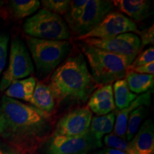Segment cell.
<instances>
[{
    "mask_svg": "<svg viewBox=\"0 0 154 154\" xmlns=\"http://www.w3.org/2000/svg\"><path fill=\"white\" fill-rule=\"evenodd\" d=\"M51 116L4 95L0 101V138L22 154H37L52 131Z\"/></svg>",
    "mask_w": 154,
    "mask_h": 154,
    "instance_id": "obj_1",
    "label": "cell"
},
{
    "mask_svg": "<svg viewBox=\"0 0 154 154\" xmlns=\"http://www.w3.org/2000/svg\"><path fill=\"white\" fill-rule=\"evenodd\" d=\"M48 86L59 103H85L97 86L79 51L71 54L54 71Z\"/></svg>",
    "mask_w": 154,
    "mask_h": 154,
    "instance_id": "obj_2",
    "label": "cell"
},
{
    "mask_svg": "<svg viewBox=\"0 0 154 154\" xmlns=\"http://www.w3.org/2000/svg\"><path fill=\"white\" fill-rule=\"evenodd\" d=\"M79 47L91 68L97 86L111 84L126 76L131 62L126 58L80 42Z\"/></svg>",
    "mask_w": 154,
    "mask_h": 154,
    "instance_id": "obj_3",
    "label": "cell"
},
{
    "mask_svg": "<svg viewBox=\"0 0 154 154\" xmlns=\"http://www.w3.org/2000/svg\"><path fill=\"white\" fill-rule=\"evenodd\" d=\"M26 40L38 74L42 78L54 72L72 51V45L68 41H51L30 36Z\"/></svg>",
    "mask_w": 154,
    "mask_h": 154,
    "instance_id": "obj_4",
    "label": "cell"
},
{
    "mask_svg": "<svg viewBox=\"0 0 154 154\" xmlns=\"http://www.w3.org/2000/svg\"><path fill=\"white\" fill-rule=\"evenodd\" d=\"M29 36L51 41H66L71 37L68 25L60 15L44 9L27 19L23 26Z\"/></svg>",
    "mask_w": 154,
    "mask_h": 154,
    "instance_id": "obj_5",
    "label": "cell"
},
{
    "mask_svg": "<svg viewBox=\"0 0 154 154\" xmlns=\"http://www.w3.org/2000/svg\"><path fill=\"white\" fill-rule=\"evenodd\" d=\"M33 72V63L24 44L18 38H13L8 66L0 80V91H6L13 82L29 76Z\"/></svg>",
    "mask_w": 154,
    "mask_h": 154,
    "instance_id": "obj_6",
    "label": "cell"
},
{
    "mask_svg": "<svg viewBox=\"0 0 154 154\" xmlns=\"http://www.w3.org/2000/svg\"><path fill=\"white\" fill-rule=\"evenodd\" d=\"M82 43L124 57L133 63L142 49L140 38L134 33H125L109 38H87Z\"/></svg>",
    "mask_w": 154,
    "mask_h": 154,
    "instance_id": "obj_7",
    "label": "cell"
},
{
    "mask_svg": "<svg viewBox=\"0 0 154 154\" xmlns=\"http://www.w3.org/2000/svg\"><path fill=\"white\" fill-rule=\"evenodd\" d=\"M101 146L102 143L97 141L88 131L74 137L51 136L47 140L46 154H86Z\"/></svg>",
    "mask_w": 154,
    "mask_h": 154,
    "instance_id": "obj_8",
    "label": "cell"
},
{
    "mask_svg": "<svg viewBox=\"0 0 154 154\" xmlns=\"http://www.w3.org/2000/svg\"><path fill=\"white\" fill-rule=\"evenodd\" d=\"M138 33L136 23L124 14L117 11H111L96 27L76 40L87 38H109L125 33Z\"/></svg>",
    "mask_w": 154,
    "mask_h": 154,
    "instance_id": "obj_9",
    "label": "cell"
},
{
    "mask_svg": "<svg viewBox=\"0 0 154 154\" xmlns=\"http://www.w3.org/2000/svg\"><path fill=\"white\" fill-rule=\"evenodd\" d=\"M92 112L88 107L73 109L58 121L51 136L74 137L86 134L89 130Z\"/></svg>",
    "mask_w": 154,
    "mask_h": 154,
    "instance_id": "obj_10",
    "label": "cell"
},
{
    "mask_svg": "<svg viewBox=\"0 0 154 154\" xmlns=\"http://www.w3.org/2000/svg\"><path fill=\"white\" fill-rule=\"evenodd\" d=\"M113 8V1L87 0L82 17L72 30V32L76 38L87 34L112 11Z\"/></svg>",
    "mask_w": 154,
    "mask_h": 154,
    "instance_id": "obj_11",
    "label": "cell"
},
{
    "mask_svg": "<svg viewBox=\"0 0 154 154\" xmlns=\"http://www.w3.org/2000/svg\"><path fill=\"white\" fill-rule=\"evenodd\" d=\"M88 108L97 116H104L113 112L116 106L112 85L107 84L96 89L88 99Z\"/></svg>",
    "mask_w": 154,
    "mask_h": 154,
    "instance_id": "obj_12",
    "label": "cell"
},
{
    "mask_svg": "<svg viewBox=\"0 0 154 154\" xmlns=\"http://www.w3.org/2000/svg\"><path fill=\"white\" fill-rule=\"evenodd\" d=\"M134 154H153L154 127L151 119H148L129 141Z\"/></svg>",
    "mask_w": 154,
    "mask_h": 154,
    "instance_id": "obj_13",
    "label": "cell"
},
{
    "mask_svg": "<svg viewBox=\"0 0 154 154\" xmlns=\"http://www.w3.org/2000/svg\"><path fill=\"white\" fill-rule=\"evenodd\" d=\"M151 91H149L137 96L136 99L134 101H132V103L128 107L116 113V116L114 127H113V134L116 136L126 140L127 122H128L129 114L131 113V111L140 106H148L151 104Z\"/></svg>",
    "mask_w": 154,
    "mask_h": 154,
    "instance_id": "obj_14",
    "label": "cell"
},
{
    "mask_svg": "<svg viewBox=\"0 0 154 154\" xmlns=\"http://www.w3.org/2000/svg\"><path fill=\"white\" fill-rule=\"evenodd\" d=\"M113 5L135 21L140 22L150 15L151 2L147 0H116Z\"/></svg>",
    "mask_w": 154,
    "mask_h": 154,
    "instance_id": "obj_15",
    "label": "cell"
},
{
    "mask_svg": "<svg viewBox=\"0 0 154 154\" xmlns=\"http://www.w3.org/2000/svg\"><path fill=\"white\" fill-rule=\"evenodd\" d=\"M30 103L36 109L51 115L55 109L56 100L49 86L42 82H37Z\"/></svg>",
    "mask_w": 154,
    "mask_h": 154,
    "instance_id": "obj_16",
    "label": "cell"
},
{
    "mask_svg": "<svg viewBox=\"0 0 154 154\" xmlns=\"http://www.w3.org/2000/svg\"><path fill=\"white\" fill-rule=\"evenodd\" d=\"M36 84V79L34 77L20 79L13 82L5 91V96L14 99H21L23 101H31L34 88Z\"/></svg>",
    "mask_w": 154,
    "mask_h": 154,
    "instance_id": "obj_17",
    "label": "cell"
},
{
    "mask_svg": "<svg viewBox=\"0 0 154 154\" xmlns=\"http://www.w3.org/2000/svg\"><path fill=\"white\" fill-rule=\"evenodd\" d=\"M116 119V112H111L104 116L92 117L89 126V132L97 141L101 143L105 134H109L113 130Z\"/></svg>",
    "mask_w": 154,
    "mask_h": 154,
    "instance_id": "obj_18",
    "label": "cell"
},
{
    "mask_svg": "<svg viewBox=\"0 0 154 154\" xmlns=\"http://www.w3.org/2000/svg\"><path fill=\"white\" fill-rule=\"evenodd\" d=\"M125 77L130 91L135 94L146 93L149 91V90L153 89V75L140 74L132 71H128Z\"/></svg>",
    "mask_w": 154,
    "mask_h": 154,
    "instance_id": "obj_19",
    "label": "cell"
},
{
    "mask_svg": "<svg viewBox=\"0 0 154 154\" xmlns=\"http://www.w3.org/2000/svg\"><path fill=\"white\" fill-rule=\"evenodd\" d=\"M113 94L116 107L120 110L128 107L137 97L136 94L130 91L125 79H120L114 82Z\"/></svg>",
    "mask_w": 154,
    "mask_h": 154,
    "instance_id": "obj_20",
    "label": "cell"
},
{
    "mask_svg": "<svg viewBox=\"0 0 154 154\" xmlns=\"http://www.w3.org/2000/svg\"><path fill=\"white\" fill-rule=\"evenodd\" d=\"M9 5L11 14L16 19H23L33 14L41 6L37 0H12Z\"/></svg>",
    "mask_w": 154,
    "mask_h": 154,
    "instance_id": "obj_21",
    "label": "cell"
},
{
    "mask_svg": "<svg viewBox=\"0 0 154 154\" xmlns=\"http://www.w3.org/2000/svg\"><path fill=\"white\" fill-rule=\"evenodd\" d=\"M148 111L149 110L146 106H140L131 111L129 114L126 132V140L128 142L132 140L138 130L139 129L140 123L147 115Z\"/></svg>",
    "mask_w": 154,
    "mask_h": 154,
    "instance_id": "obj_22",
    "label": "cell"
},
{
    "mask_svg": "<svg viewBox=\"0 0 154 154\" xmlns=\"http://www.w3.org/2000/svg\"><path fill=\"white\" fill-rule=\"evenodd\" d=\"M87 0H73L71 1L69 9L65 14L66 23L69 28L72 30L82 17L84 8Z\"/></svg>",
    "mask_w": 154,
    "mask_h": 154,
    "instance_id": "obj_23",
    "label": "cell"
},
{
    "mask_svg": "<svg viewBox=\"0 0 154 154\" xmlns=\"http://www.w3.org/2000/svg\"><path fill=\"white\" fill-rule=\"evenodd\" d=\"M103 142L109 149L119 150L126 152L128 154H134L129 142L116 136L113 133L106 135L103 139Z\"/></svg>",
    "mask_w": 154,
    "mask_h": 154,
    "instance_id": "obj_24",
    "label": "cell"
},
{
    "mask_svg": "<svg viewBox=\"0 0 154 154\" xmlns=\"http://www.w3.org/2000/svg\"><path fill=\"white\" fill-rule=\"evenodd\" d=\"M71 1L69 0H42L43 9L58 15H65L68 11Z\"/></svg>",
    "mask_w": 154,
    "mask_h": 154,
    "instance_id": "obj_25",
    "label": "cell"
},
{
    "mask_svg": "<svg viewBox=\"0 0 154 154\" xmlns=\"http://www.w3.org/2000/svg\"><path fill=\"white\" fill-rule=\"evenodd\" d=\"M154 61V48L153 47H149L143 52L138 54L137 57L134 59L131 65L128 67V69L134 68V67H137L142 66V65L147 64L151 62Z\"/></svg>",
    "mask_w": 154,
    "mask_h": 154,
    "instance_id": "obj_26",
    "label": "cell"
},
{
    "mask_svg": "<svg viewBox=\"0 0 154 154\" xmlns=\"http://www.w3.org/2000/svg\"><path fill=\"white\" fill-rule=\"evenodd\" d=\"M9 38L7 34H0V77L7 62Z\"/></svg>",
    "mask_w": 154,
    "mask_h": 154,
    "instance_id": "obj_27",
    "label": "cell"
},
{
    "mask_svg": "<svg viewBox=\"0 0 154 154\" xmlns=\"http://www.w3.org/2000/svg\"><path fill=\"white\" fill-rule=\"evenodd\" d=\"M138 34L140 36V41L141 47L143 48L146 45H153L154 44V26L153 24L150 27L138 32Z\"/></svg>",
    "mask_w": 154,
    "mask_h": 154,
    "instance_id": "obj_28",
    "label": "cell"
},
{
    "mask_svg": "<svg viewBox=\"0 0 154 154\" xmlns=\"http://www.w3.org/2000/svg\"><path fill=\"white\" fill-rule=\"evenodd\" d=\"M128 71H132L140 74H154V61L142 66L128 69Z\"/></svg>",
    "mask_w": 154,
    "mask_h": 154,
    "instance_id": "obj_29",
    "label": "cell"
},
{
    "mask_svg": "<svg viewBox=\"0 0 154 154\" xmlns=\"http://www.w3.org/2000/svg\"><path fill=\"white\" fill-rule=\"evenodd\" d=\"M0 154H22L14 147L0 140Z\"/></svg>",
    "mask_w": 154,
    "mask_h": 154,
    "instance_id": "obj_30",
    "label": "cell"
},
{
    "mask_svg": "<svg viewBox=\"0 0 154 154\" xmlns=\"http://www.w3.org/2000/svg\"><path fill=\"white\" fill-rule=\"evenodd\" d=\"M102 152H103V154H128L124 151L113 149H109V148H106V149L102 150Z\"/></svg>",
    "mask_w": 154,
    "mask_h": 154,
    "instance_id": "obj_31",
    "label": "cell"
},
{
    "mask_svg": "<svg viewBox=\"0 0 154 154\" xmlns=\"http://www.w3.org/2000/svg\"><path fill=\"white\" fill-rule=\"evenodd\" d=\"M5 1H0V17H2L4 15V9H3V6L5 5Z\"/></svg>",
    "mask_w": 154,
    "mask_h": 154,
    "instance_id": "obj_32",
    "label": "cell"
},
{
    "mask_svg": "<svg viewBox=\"0 0 154 154\" xmlns=\"http://www.w3.org/2000/svg\"><path fill=\"white\" fill-rule=\"evenodd\" d=\"M94 154H103V152H102V151H100L96 152V153H94Z\"/></svg>",
    "mask_w": 154,
    "mask_h": 154,
    "instance_id": "obj_33",
    "label": "cell"
},
{
    "mask_svg": "<svg viewBox=\"0 0 154 154\" xmlns=\"http://www.w3.org/2000/svg\"><path fill=\"white\" fill-rule=\"evenodd\" d=\"M79 154H86V153H79Z\"/></svg>",
    "mask_w": 154,
    "mask_h": 154,
    "instance_id": "obj_34",
    "label": "cell"
}]
</instances>
